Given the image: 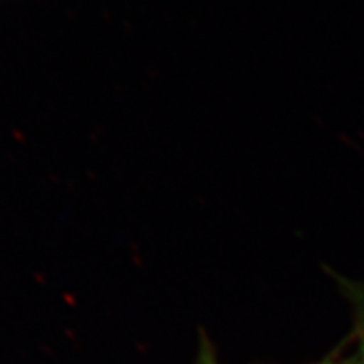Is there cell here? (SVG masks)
Listing matches in <instances>:
<instances>
[{
  "mask_svg": "<svg viewBox=\"0 0 364 364\" xmlns=\"http://www.w3.org/2000/svg\"><path fill=\"white\" fill-rule=\"evenodd\" d=\"M346 295L351 300L358 322L356 364H364V282H344Z\"/></svg>",
  "mask_w": 364,
  "mask_h": 364,
  "instance_id": "1",
  "label": "cell"
}]
</instances>
